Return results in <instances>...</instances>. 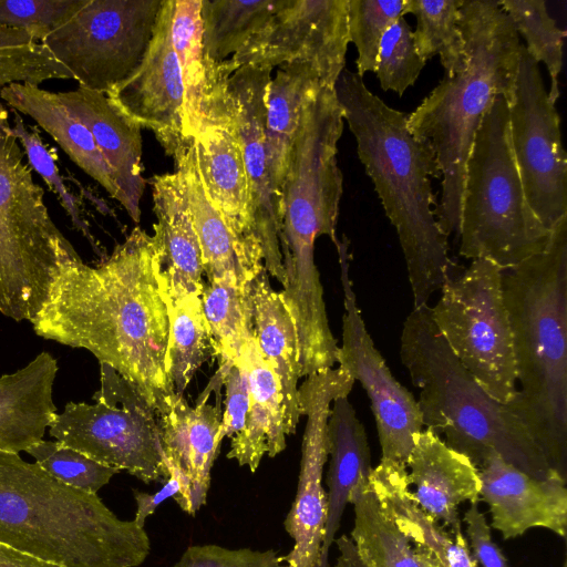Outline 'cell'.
I'll return each instance as SVG.
<instances>
[{
    "mask_svg": "<svg viewBox=\"0 0 567 567\" xmlns=\"http://www.w3.org/2000/svg\"><path fill=\"white\" fill-rule=\"evenodd\" d=\"M369 483L382 512L413 548L425 550L443 567H478L463 532H445L414 501L405 465L380 460Z\"/></svg>",
    "mask_w": 567,
    "mask_h": 567,
    "instance_id": "cell-26",
    "label": "cell"
},
{
    "mask_svg": "<svg viewBox=\"0 0 567 567\" xmlns=\"http://www.w3.org/2000/svg\"><path fill=\"white\" fill-rule=\"evenodd\" d=\"M225 385V409L218 432V442L224 437L238 434L246 421L249 405V382L246 367L241 360L235 364L219 367Z\"/></svg>",
    "mask_w": 567,
    "mask_h": 567,
    "instance_id": "cell-47",
    "label": "cell"
},
{
    "mask_svg": "<svg viewBox=\"0 0 567 567\" xmlns=\"http://www.w3.org/2000/svg\"><path fill=\"white\" fill-rule=\"evenodd\" d=\"M344 118L334 89L320 85L305 104L288 156L281 187L280 250L286 281L280 296L300 315L324 307L315 262V243L327 235L336 245L343 192L337 163Z\"/></svg>",
    "mask_w": 567,
    "mask_h": 567,
    "instance_id": "cell-7",
    "label": "cell"
},
{
    "mask_svg": "<svg viewBox=\"0 0 567 567\" xmlns=\"http://www.w3.org/2000/svg\"><path fill=\"white\" fill-rule=\"evenodd\" d=\"M518 393L507 404L567 478V216L545 248L503 270Z\"/></svg>",
    "mask_w": 567,
    "mask_h": 567,
    "instance_id": "cell-3",
    "label": "cell"
},
{
    "mask_svg": "<svg viewBox=\"0 0 567 567\" xmlns=\"http://www.w3.org/2000/svg\"><path fill=\"white\" fill-rule=\"evenodd\" d=\"M167 309L168 339L165 370L176 394H182L197 370L214 354L203 310V290H194L159 275Z\"/></svg>",
    "mask_w": 567,
    "mask_h": 567,
    "instance_id": "cell-32",
    "label": "cell"
},
{
    "mask_svg": "<svg viewBox=\"0 0 567 567\" xmlns=\"http://www.w3.org/2000/svg\"><path fill=\"white\" fill-rule=\"evenodd\" d=\"M215 383L214 375L194 406L182 394L172 393L156 412L167 468L175 470L182 480L183 494L177 504L192 516L206 504L210 472L220 445L221 372L215 388L216 403L209 404Z\"/></svg>",
    "mask_w": 567,
    "mask_h": 567,
    "instance_id": "cell-20",
    "label": "cell"
},
{
    "mask_svg": "<svg viewBox=\"0 0 567 567\" xmlns=\"http://www.w3.org/2000/svg\"><path fill=\"white\" fill-rule=\"evenodd\" d=\"M10 112L13 115L12 132L23 148L28 164L42 177L49 188L56 194L73 227L81 231L102 259L105 258L107 255L102 252V248L92 235L90 226L84 218L82 199L68 189L63 177L59 173L54 150H50L48 145L44 144L37 126L28 127L20 113L13 109H10Z\"/></svg>",
    "mask_w": 567,
    "mask_h": 567,
    "instance_id": "cell-40",
    "label": "cell"
},
{
    "mask_svg": "<svg viewBox=\"0 0 567 567\" xmlns=\"http://www.w3.org/2000/svg\"><path fill=\"white\" fill-rule=\"evenodd\" d=\"M10 109L31 117L60 145L70 159L97 182L111 197L120 200L112 173L91 132L69 109L60 92L29 83H11L0 91Z\"/></svg>",
    "mask_w": 567,
    "mask_h": 567,
    "instance_id": "cell-27",
    "label": "cell"
},
{
    "mask_svg": "<svg viewBox=\"0 0 567 567\" xmlns=\"http://www.w3.org/2000/svg\"><path fill=\"white\" fill-rule=\"evenodd\" d=\"M463 0H406V13L416 19L414 45L427 62L437 55L445 75L451 76L466 65V48L461 29Z\"/></svg>",
    "mask_w": 567,
    "mask_h": 567,
    "instance_id": "cell-38",
    "label": "cell"
},
{
    "mask_svg": "<svg viewBox=\"0 0 567 567\" xmlns=\"http://www.w3.org/2000/svg\"><path fill=\"white\" fill-rule=\"evenodd\" d=\"M338 556L334 567H368L359 557L353 543L341 539L337 543Z\"/></svg>",
    "mask_w": 567,
    "mask_h": 567,
    "instance_id": "cell-52",
    "label": "cell"
},
{
    "mask_svg": "<svg viewBox=\"0 0 567 567\" xmlns=\"http://www.w3.org/2000/svg\"><path fill=\"white\" fill-rule=\"evenodd\" d=\"M227 79H217L207 92L200 124L193 137L195 158L210 204L245 252L264 266L262 247L251 218L249 184Z\"/></svg>",
    "mask_w": 567,
    "mask_h": 567,
    "instance_id": "cell-17",
    "label": "cell"
},
{
    "mask_svg": "<svg viewBox=\"0 0 567 567\" xmlns=\"http://www.w3.org/2000/svg\"><path fill=\"white\" fill-rule=\"evenodd\" d=\"M353 527L350 538L368 567H421L412 545L382 512L369 480L351 493Z\"/></svg>",
    "mask_w": 567,
    "mask_h": 567,
    "instance_id": "cell-36",
    "label": "cell"
},
{
    "mask_svg": "<svg viewBox=\"0 0 567 567\" xmlns=\"http://www.w3.org/2000/svg\"><path fill=\"white\" fill-rule=\"evenodd\" d=\"M271 68L244 65L227 79L250 192V210L264 251V267L281 286L286 276L280 250L281 212L272 192L265 148L266 96Z\"/></svg>",
    "mask_w": 567,
    "mask_h": 567,
    "instance_id": "cell-18",
    "label": "cell"
},
{
    "mask_svg": "<svg viewBox=\"0 0 567 567\" xmlns=\"http://www.w3.org/2000/svg\"><path fill=\"white\" fill-rule=\"evenodd\" d=\"M163 1L85 0L40 43L79 85L107 94L142 64Z\"/></svg>",
    "mask_w": 567,
    "mask_h": 567,
    "instance_id": "cell-12",
    "label": "cell"
},
{
    "mask_svg": "<svg viewBox=\"0 0 567 567\" xmlns=\"http://www.w3.org/2000/svg\"><path fill=\"white\" fill-rule=\"evenodd\" d=\"M252 321L258 347L279 381L287 435L296 432L301 411L298 400L300 353L293 320L278 291L274 290L266 269L250 282Z\"/></svg>",
    "mask_w": 567,
    "mask_h": 567,
    "instance_id": "cell-29",
    "label": "cell"
},
{
    "mask_svg": "<svg viewBox=\"0 0 567 567\" xmlns=\"http://www.w3.org/2000/svg\"><path fill=\"white\" fill-rule=\"evenodd\" d=\"M425 64L415 49L411 25L400 17L380 41L374 73L381 89L401 96L415 83Z\"/></svg>",
    "mask_w": 567,
    "mask_h": 567,
    "instance_id": "cell-43",
    "label": "cell"
},
{
    "mask_svg": "<svg viewBox=\"0 0 567 567\" xmlns=\"http://www.w3.org/2000/svg\"><path fill=\"white\" fill-rule=\"evenodd\" d=\"M0 101V313L31 321L59 268L80 258L52 220L44 190Z\"/></svg>",
    "mask_w": 567,
    "mask_h": 567,
    "instance_id": "cell-9",
    "label": "cell"
},
{
    "mask_svg": "<svg viewBox=\"0 0 567 567\" xmlns=\"http://www.w3.org/2000/svg\"><path fill=\"white\" fill-rule=\"evenodd\" d=\"M498 4L509 17L517 34L525 39L528 54L538 64H545L550 76L548 96L556 104L560 94L565 32L548 13L544 0H502Z\"/></svg>",
    "mask_w": 567,
    "mask_h": 567,
    "instance_id": "cell-39",
    "label": "cell"
},
{
    "mask_svg": "<svg viewBox=\"0 0 567 567\" xmlns=\"http://www.w3.org/2000/svg\"><path fill=\"white\" fill-rule=\"evenodd\" d=\"M60 94L91 132L118 188L120 204L137 224L146 186L142 174L141 126L104 93L79 85Z\"/></svg>",
    "mask_w": 567,
    "mask_h": 567,
    "instance_id": "cell-22",
    "label": "cell"
},
{
    "mask_svg": "<svg viewBox=\"0 0 567 567\" xmlns=\"http://www.w3.org/2000/svg\"><path fill=\"white\" fill-rule=\"evenodd\" d=\"M412 496L435 522L451 534L462 530L457 506L480 499L478 470L463 454L449 447L429 429L415 437L405 463Z\"/></svg>",
    "mask_w": 567,
    "mask_h": 567,
    "instance_id": "cell-23",
    "label": "cell"
},
{
    "mask_svg": "<svg viewBox=\"0 0 567 567\" xmlns=\"http://www.w3.org/2000/svg\"><path fill=\"white\" fill-rule=\"evenodd\" d=\"M25 452L61 483L90 494H97L115 474L121 472L58 441L41 440Z\"/></svg>",
    "mask_w": 567,
    "mask_h": 567,
    "instance_id": "cell-42",
    "label": "cell"
},
{
    "mask_svg": "<svg viewBox=\"0 0 567 567\" xmlns=\"http://www.w3.org/2000/svg\"><path fill=\"white\" fill-rule=\"evenodd\" d=\"M202 301L219 367L237 363L254 336L250 282L208 281L204 285Z\"/></svg>",
    "mask_w": 567,
    "mask_h": 567,
    "instance_id": "cell-34",
    "label": "cell"
},
{
    "mask_svg": "<svg viewBox=\"0 0 567 567\" xmlns=\"http://www.w3.org/2000/svg\"><path fill=\"white\" fill-rule=\"evenodd\" d=\"M35 42L34 37L25 30L0 25V49L24 47Z\"/></svg>",
    "mask_w": 567,
    "mask_h": 567,
    "instance_id": "cell-51",
    "label": "cell"
},
{
    "mask_svg": "<svg viewBox=\"0 0 567 567\" xmlns=\"http://www.w3.org/2000/svg\"><path fill=\"white\" fill-rule=\"evenodd\" d=\"M173 567H282L272 549H231L214 544L188 547Z\"/></svg>",
    "mask_w": 567,
    "mask_h": 567,
    "instance_id": "cell-46",
    "label": "cell"
},
{
    "mask_svg": "<svg viewBox=\"0 0 567 567\" xmlns=\"http://www.w3.org/2000/svg\"><path fill=\"white\" fill-rule=\"evenodd\" d=\"M463 522L472 548V556L481 567H509L499 547L493 542L491 527L477 502L471 503Z\"/></svg>",
    "mask_w": 567,
    "mask_h": 567,
    "instance_id": "cell-48",
    "label": "cell"
},
{
    "mask_svg": "<svg viewBox=\"0 0 567 567\" xmlns=\"http://www.w3.org/2000/svg\"><path fill=\"white\" fill-rule=\"evenodd\" d=\"M151 184L157 218L153 229L163 252L162 271L188 289L203 290L200 246L184 175L176 168L174 173L154 175Z\"/></svg>",
    "mask_w": 567,
    "mask_h": 567,
    "instance_id": "cell-30",
    "label": "cell"
},
{
    "mask_svg": "<svg viewBox=\"0 0 567 567\" xmlns=\"http://www.w3.org/2000/svg\"><path fill=\"white\" fill-rule=\"evenodd\" d=\"M161 244L138 226L92 267L62 265L30 321L48 340L90 351L133 383L157 412L175 393L165 370L167 309Z\"/></svg>",
    "mask_w": 567,
    "mask_h": 567,
    "instance_id": "cell-1",
    "label": "cell"
},
{
    "mask_svg": "<svg viewBox=\"0 0 567 567\" xmlns=\"http://www.w3.org/2000/svg\"><path fill=\"white\" fill-rule=\"evenodd\" d=\"M331 405L327 423V520L317 567H330L329 551L351 493L361 481L370 478L373 470L364 426L348 396H338Z\"/></svg>",
    "mask_w": 567,
    "mask_h": 567,
    "instance_id": "cell-25",
    "label": "cell"
},
{
    "mask_svg": "<svg viewBox=\"0 0 567 567\" xmlns=\"http://www.w3.org/2000/svg\"><path fill=\"white\" fill-rule=\"evenodd\" d=\"M507 105L511 142L526 199L550 231L567 216V156L556 104L548 96L539 64L524 45Z\"/></svg>",
    "mask_w": 567,
    "mask_h": 567,
    "instance_id": "cell-13",
    "label": "cell"
},
{
    "mask_svg": "<svg viewBox=\"0 0 567 567\" xmlns=\"http://www.w3.org/2000/svg\"><path fill=\"white\" fill-rule=\"evenodd\" d=\"M282 0H202L206 58L220 64L238 53L279 9Z\"/></svg>",
    "mask_w": 567,
    "mask_h": 567,
    "instance_id": "cell-37",
    "label": "cell"
},
{
    "mask_svg": "<svg viewBox=\"0 0 567 567\" xmlns=\"http://www.w3.org/2000/svg\"><path fill=\"white\" fill-rule=\"evenodd\" d=\"M202 0H173L171 39L184 86L185 133L193 138L207 94V59L203 43Z\"/></svg>",
    "mask_w": 567,
    "mask_h": 567,
    "instance_id": "cell-35",
    "label": "cell"
},
{
    "mask_svg": "<svg viewBox=\"0 0 567 567\" xmlns=\"http://www.w3.org/2000/svg\"><path fill=\"white\" fill-rule=\"evenodd\" d=\"M334 94L360 162L396 230L414 307L426 306L453 267L449 237L434 214L431 178H441L435 153L410 131L406 114L372 93L357 73L344 69Z\"/></svg>",
    "mask_w": 567,
    "mask_h": 567,
    "instance_id": "cell-2",
    "label": "cell"
},
{
    "mask_svg": "<svg viewBox=\"0 0 567 567\" xmlns=\"http://www.w3.org/2000/svg\"><path fill=\"white\" fill-rule=\"evenodd\" d=\"M339 256L344 315L338 364L359 381L370 400L381 446V460L405 465L414 437L424 429L417 401L391 373L362 319L349 277V240L334 245Z\"/></svg>",
    "mask_w": 567,
    "mask_h": 567,
    "instance_id": "cell-15",
    "label": "cell"
},
{
    "mask_svg": "<svg viewBox=\"0 0 567 567\" xmlns=\"http://www.w3.org/2000/svg\"><path fill=\"white\" fill-rule=\"evenodd\" d=\"M503 269L474 259L447 276L431 316L453 354L496 401L518 393L513 336L503 296Z\"/></svg>",
    "mask_w": 567,
    "mask_h": 567,
    "instance_id": "cell-11",
    "label": "cell"
},
{
    "mask_svg": "<svg viewBox=\"0 0 567 567\" xmlns=\"http://www.w3.org/2000/svg\"><path fill=\"white\" fill-rule=\"evenodd\" d=\"M480 498L488 505L491 527L507 540L534 527L560 537L567 532V478L533 477L492 453L478 468Z\"/></svg>",
    "mask_w": 567,
    "mask_h": 567,
    "instance_id": "cell-21",
    "label": "cell"
},
{
    "mask_svg": "<svg viewBox=\"0 0 567 567\" xmlns=\"http://www.w3.org/2000/svg\"><path fill=\"white\" fill-rule=\"evenodd\" d=\"M56 373V359L42 351L23 368L0 377V451L19 454L43 440L58 411Z\"/></svg>",
    "mask_w": 567,
    "mask_h": 567,
    "instance_id": "cell-24",
    "label": "cell"
},
{
    "mask_svg": "<svg viewBox=\"0 0 567 567\" xmlns=\"http://www.w3.org/2000/svg\"><path fill=\"white\" fill-rule=\"evenodd\" d=\"M168 472L169 477L164 483V486L154 494L133 489L136 502V513L133 520L138 527L144 528L146 518L151 516L165 499L174 497L176 503L181 501L183 494L181 477L177 472L171 467H168Z\"/></svg>",
    "mask_w": 567,
    "mask_h": 567,
    "instance_id": "cell-49",
    "label": "cell"
},
{
    "mask_svg": "<svg viewBox=\"0 0 567 567\" xmlns=\"http://www.w3.org/2000/svg\"><path fill=\"white\" fill-rule=\"evenodd\" d=\"M173 0H164L148 51L135 73L106 95L173 158L193 138L185 133L184 86L171 39Z\"/></svg>",
    "mask_w": 567,
    "mask_h": 567,
    "instance_id": "cell-19",
    "label": "cell"
},
{
    "mask_svg": "<svg viewBox=\"0 0 567 567\" xmlns=\"http://www.w3.org/2000/svg\"><path fill=\"white\" fill-rule=\"evenodd\" d=\"M320 85L316 70L305 63L280 65L269 82L266 96L265 148L271 188L279 205L288 156L302 109Z\"/></svg>",
    "mask_w": 567,
    "mask_h": 567,
    "instance_id": "cell-33",
    "label": "cell"
},
{
    "mask_svg": "<svg viewBox=\"0 0 567 567\" xmlns=\"http://www.w3.org/2000/svg\"><path fill=\"white\" fill-rule=\"evenodd\" d=\"M0 567H61L0 543Z\"/></svg>",
    "mask_w": 567,
    "mask_h": 567,
    "instance_id": "cell-50",
    "label": "cell"
},
{
    "mask_svg": "<svg viewBox=\"0 0 567 567\" xmlns=\"http://www.w3.org/2000/svg\"><path fill=\"white\" fill-rule=\"evenodd\" d=\"M0 543L61 567H138L151 551L145 528L118 518L97 494L2 451Z\"/></svg>",
    "mask_w": 567,
    "mask_h": 567,
    "instance_id": "cell-5",
    "label": "cell"
},
{
    "mask_svg": "<svg viewBox=\"0 0 567 567\" xmlns=\"http://www.w3.org/2000/svg\"><path fill=\"white\" fill-rule=\"evenodd\" d=\"M85 0H0V25L30 32L41 42Z\"/></svg>",
    "mask_w": 567,
    "mask_h": 567,
    "instance_id": "cell-44",
    "label": "cell"
},
{
    "mask_svg": "<svg viewBox=\"0 0 567 567\" xmlns=\"http://www.w3.org/2000/svg\"><path fill=\"white\" fill-rule=\"evenodd\" d=\"M349 42L348 0H282L262 30L219 65L231 75L244 65L305 63L334 89Z\"/></svg>",
    "mask_w": 567,
    "mask_h": 567,
    "instance_id": "cell-14",
    "label": "cell"
},
{
    "mask_svg": "<svg viewBox=\"0 0 567 567\" xmlns=\"http://www.w3.org/2000/svg\"><path fill=\"white\" fill-rule=\"evenodd\" d=\"M400 357L420 390L423 426L443 435L477 470L496 453L536 478L557 473L513 410L493 399L453 354L427 305L406 317Z\"/></svg>",
    "mask_w": 567,
    "mask_h": 567,
    "instance_id": "cell-6",
    "label": "cell"
},
{
    "mask_svg": "<svg viewBox=\"0 0 567 567\" xmlns=\"http://www.w3.org/2000/svg\"><path fill=\"white\" fill-rule=\"evenodd\" d=\"M404 14L406 0H348L349 40L358 51V76L363 79L368 72H374L384 32Z\"/></svg>",
    "mask_w": 567,
    "mask_h": 567,
    "instance_id": "cell-41",
    "label": "cell"
},
{
    "mask_svg": "<svg viewBox=\"0 0 567 567\" xmlns=\"http://www.w3.org/2000/svg\"><path fill=\"white\" fill-rule=\"evenodd\" d=\"M549 233L526 199L511 142L507 101L497 95L481 121L465 165L460 255L506 270L542 251Z\"/></svg>",
    "mask_w": 567,
    "mask_h": 567,
    "instance_id": "cell-8",
    "label": "cell"
},
{
    "mask_svg": "<svg viewBox=\"0 0 567 567\" xmlns=\"http://www.w3.org/2000/svg\"><path fill=\"white\" fill-rule=\"evenodd\" d=\"M249 382V405L243 430L231 437L227 457L256 472L265 455L286 449L284 399L279 381L266 362L255 337L243 350Z\"/></svg>",
    "mask_w": 567,
    "mask_h": 567,
    "instance_id": "cell-28",
    "label": "cell"
},
{
    "mask_svg": "<svg viewBox=\"0 0 567 567\" xmlns=\"http://www.w3.org/2000/svg\"><path fill=\"white\" fill-rule=\"evenodd\" d=\"M186 181L190 210L198 236L203 269L208 281L231 279L249 284L265 267L241 248L203 188L193 144L174 158Z\"/></svg>",
    "mask_w": 567,
    "mask_h": 567,
    "instance_id": "cell-31",
    "label": "cell"
},
{
    "mask_svg": "<svg viewBox=\"0 0 567 567\" xmlns=\"http://www.w3.org/2000/svg\"><path fill=\"white\" fill-rule=\"evenodd\" d=\"M354 380L340 368L306 377L298 388L301 415L307 417L297 493L285 519L293 547L281 556L282 567H317L327 520V492L322 485L328 461L327 423L334 399L349 395Z\"/></svg>",
    "mask_w": 567,
    "mask_h": 567,
    "instance_id": "cell-16",
    "label": "cell"
},
{
    "mask_svg": "<svg viewBox=\"0 0 567 567\" xmlns=\"http://www.w3.org/2000/svg\"><path fill=\"white\" fill-rule=\"evenodd\" d=\"M94 403L69 402L49 433L55 441L140 481L169 477L155 410L142 392L111 367L100 363Z\"/></svg>",
    "mask_w": 567,
    "mask_h": 567,
    "instance_id": "cell-10",
    "label": "cell"
},
{
    "mask_svg": "<svg viewBox=\"0 0 567 567\" xmlns=\"http://www.w3.org/2000/svg\"><path fill=\"white\" fill-rule=\"evenodd\" d=\"M461 29L466 65L446 76L406 115L410 131L427 141L441 172L434 214L449 237H457L465 165L481 121L497 95L509 101L523 44L498 1L463 0Z\"/></svg>",
    "mask_w": 567,
    "mask_h": 567,
    "instance_id": "cell-4",
    "label": "cell"
},
{
    "mask_svg": "<svg viewBox=\"0 0 567 567\" xmlns=\"http://www.w3.org/2000/svg\"><path fill=\"white\" fill-rule=\"evenodd\" d=\"M54 79L73 75L42 43L0 49V91L11 83L39 85Z\"/></svg>",
    "mask_w": 567,
    "mask_h": 567,
    "instance_id": "cell-45",
    "label": "cell"
}]
</instances>
